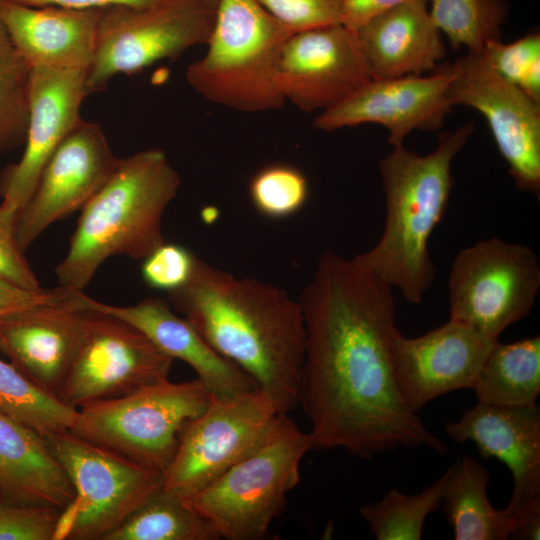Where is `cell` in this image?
<instances>
[{"label":"cell","mask_w":540,"mask_h":540,"mask_svg":"<svg viewBox=\"0 0 540 540\" xmlns=\"http://www.w3.org/2000/svg\"><path fill=\"white\" fill-rule=\"evenodd\" d=\"M305 354L300 400L312 449L370 459L398 448L447 445L406 404L395 377L393 288L370 271L324 252L298 299Z\"/></svg>","instance_id":"cell-1"},{"label":"cell","mask_w":540,"mask_h":540,"mask_svg":"<svg viewBox=\"0 0 540 540\" xmlns=\"http://www.w3.org/2000/svg\"><path fill=\"white\" fill-rule=\"evenodd\" d=\"M167 295L217 353L256 382L279 414L299 405L305 354L299 300L282 288L235 277L200 259L190 280Z\"/></svg>","instance_id":"cell-2"},{"label":"cell","mask_w":540,"mask_h":540,"mask_svg":"<svg viewBox=\"0 0 540 540\" xmlns=\"http://www.w3.org/2000/svg\"><path fill=\"white\" fill-rule=\"evenodd\" d=\"M473 127L467 123L442 133L429 154L420 155L402 145L392 147L380 161L386 197L384 229L378 242L353 260L397 289L410 304L421 303L434 282L429 239L448 205L452 162Z\"/></svg>","instance_id":"cell-3"},{"label":"cell","mask_w":540,"mask_h":540,"mask_svg":"<svg viewBox=\"0 0 540 540\" xmlns=\"http://www.w3.org/2000/svg\"><path fill=\"white\" fill-rule=\"evenodd\" d=\"M180 185V175L160 149L121 158L80 210L67 253L55 270L59 287L83 292L108 258L143 260L163 244V215Z\"/></svg>","instance_id":"cell-4"},{"label":"cell","mask_w":540,"mask_h":540,"mask_svg":"<svg viewBox=\"0 0 540 540\" xmlns=\"http://www.w3.org/2000/svg\"><path fill=\"white\" fill-rule=\"evenodd\" d=\"M295 32L257 0H217L206 54L186 72L189 85L216 104L244 112L279 109L278 61Z\"/></svg>","instance_id":"cell-5"},{"label":"cell","mask_w":540,"mask_h":540,"mask_svg":"<svg viewBox=\"0 0 540 540\" xmlns=\"http://www.w3.org/2000/svg\"><path fill=\"white\" fill-rule=\"evenodd\" d=\"M312 449L309 433L279 414L265 440L209 485L184 502L221 539L264 538L300 481V463Z\"/></svg>","instance_id":"cell-6"},{"label":"cell","mask_w":540,"mask_h":540,"mask_svg":"<svg viewBox=\"0 0 540 540\" xmlns=\"http://www.w3.org/2000/svg\"><path fill=\"white\" fill-rule=\"evenodd\" d=\"M210 398L197 378L179 383L166 380L77 409L70 431L163 472L176 453L185 425L207 408Z\"/></svg>","instance_id":"cell-7"},{"label":"cell","mask_w":540,"mask_h":540,"mask_svg":"<svg viewBox=\"0 0 540 540\" xmlns=\"http://www.w3.org/2000/svg\"><path fill=\"white\" fill-rule=\"evenodd\" d=\"M43 436L75 493L58 538L103 540L163 486L162 472L70 430Z\"/></svg>","instance_id":"cell-8"},{"label":"cell","mask_w":540,"mask_h":540,"mask_svg":"<svg viewBox=\"0 0 540 540\" xmlns=\"http://www.w3.org/2000/svg\"><path fill=\"white\" fill-rule=\"evenodd\" d=\"M217 0H160L146 6L101 9L97 47L86 75L89 93L118 74H132L207 44Z\"/></svg>","instance_id":"cell-9"},{"label":"cell","mask_w":540,"mask_h":540,"mask_svg":"<svg viewBox=\"0 0 540 540\" xmlns=\"http://www.w3.org/2000/svg\"><path fill=\"white\" fill-rule=\"evenodd\" d=\"M540 289V263L524 244L493 237L463 248L448 277L449 320L498 340L527 317Z\"/></svg>","instance_id":"cell-10"},{"label":"cell","mask_w":540,"mask_h":540,"mask_svg":"<svg viewBox=\"0 0 540 540\" xmlns=\"http://www.w3.org/2000/svg\"><path fill=\"white\" fill-rule=\"evenodd\" d=\"M278 416L259 388L211 395L207 408L185 425L162 472V488L183 499L203 489L260 445Z\"/></svg>","instance_id":"cell-11"},{"label":"cell","mask_w":540,"mask_h":540,"mask_svg":"<svg viewBox=\"0 0 540 540\" xmlns=\"http://www.w3.org/2000/svg\"><path fill=\"white\" fill-rule=\"evenodd\" d=\"M173 362L134 326L90 311L81 345L58 398L79 409L123 397L169 380Z\"/></svg>","instance_id":"cell-12"},{"label":"cell","mask_w":540,"mask_h":540,"mask_svg":"<svg viewBox=\"0 0 540 540\" xmlns=\"http://www.w3.org/2000/svg\"><path fill=\"white\" fill-rule=\"evenodd\" d=\"M444 65L451 74V104L485 117L517 188L539 197L540 103L502 78L481 51Z\"/></svg>","instance_id":"cell-13"},{"label":"cell","mask_w":540,"mask_h":540,"mask_svg":"<svg viewBox=\"0 0 540 540\" xmlns=\"http://www.w3.org/2000/svg\"><path fill=\"white\" fill-rule=\"evenodd\" d=\"M119 161L102 128L82 119L48 159L30 199L17 214L16 235L22 251L49 226L81 210Z\"/></svg>","instance_id":"cell-14"},{"label":"cell","mask_w":540,"mask_h":540,"mask_svg":"<svg viewBox=\"0 0 540 540\" xmlns=\"http://www.w3.org/2000/svg\"><path fill=\"white\" fill-rule=\"evenodd\" d=\"M372 79L356 31L343 24L293 33L276 72L284 97L300 110H327Z\"/></svg>","instance_id":"cell-15"},{"label":"cell","mask_w":540,"mask_h":540,"mask_svg":"<svg viewBox=\"0 0 540 540\" xmlns=\"http://www.w3.org/2000/svg\"><path fill=\"white\" fill-rule=\"evenodd\" d=\"M451 74L439 64L428 76L371 79L339 104L324 110L313 125L332 132L365 123L388 131L392 147L403 145L414 130H438L453 105L448 97Z\"/></svg>","instance_id":"cell-16"},{"label":"cell","mask_w":540,"mask_h":540,"mask_svg":"<svg viewBox=\"0 0 540 540\" xmlns=\"http://www.w3.org/2000/svg\"><path fill=\"white\" fill-rule=\"evenodd\" d=\"M497 341L453 320L417 337H405L399 331L393 341L392 359L408 407L417 413L438 396L472 389Z\"/></svg>","instance_id":"cell-17"},{"label":"cell","mask_w":540,"mask_h":540,"mask_svg":"<svg viewBox=\"0 0 540 540\" xmlns=\"http://www.w3.org/2000/svg\"><path fill=\"white\" fill-rule=\"evenodd\" d=\"M86 75L87 71L31 68L25 148L1 179V203L19 212L30 199L48 159L82 120L80 109L90 94Z\"/></svg>","instance_id":"cell-18"},{"label":"cell","mask_w":540,"mask_h":540,"mask_svg":"<svg viewBox=\"0 0 540 540\" xmlns=\"http://www.w3.org/2000/svg\"><path fill=\"white\" fill-rule=\"evenodd\" d=\"M454 441L473 442L483 458L503 462L513 489L504 510L512 516L529 499L540 495V407L537 402L506 406L478 402L457 421L444 425Z\"/></svg>","instance_id":"cell-19"},{"label":"cell","mask_w":540,"mask_h":540,"mask_svg":"<svg viewBox=\"0 0 540 540\" xmlns=\"http://www.w3.org/2000/svg\"><path fill=\"white\" fill-rule=\"evenodd\" d=\"M90 311L66 299L16 313L0 324V351L27 378L58 397Z\"/></svg>","instance_id":"cell-20"},{"label":"cell","mask_w":540,"mask_h":540,"mask_svg":"<svg viewBox=\"0 0 540 540\" xmlns=\"http://www.w3.org/2000/svg\"><path fill=\"white\" fill-rule=\"evenodd\" d=\"M72 300L81 309L115 317L140 330L169 357L187 363L211 395L230 396L258 388L245 371L217 353L162 298L118 306L97 301L83 292H73Z\"/></svg>","instance_id":"cell-21"},{"label":"cell","mask_w":540,"mask_h":540,"mask_svg":"<svg viewBox=\"0 0 540 540\" xmlns=\"http://www.w3.org/2000/svg\"><path fill=\"white\" fill-rule=\"evenodd\" d=\"M100 17L101 9L0 0V21L31 68L88 71L96 52Z\"/></svg>","instance_id":"cell-22"},{"label":"cell","mask_w":540,"mask_h":540,"mask_svg":"<svg viewBox=\"0 0 540 540\" xmlns=\"http://www.w3.org/2000/svg\"><path fill=\"white\" fill-rule=\"evenodd\" d=\"M356 34L372 79L432 72L446 54L427 0H411L387 9Z\"/></svg>","instance_id":"cell-23"},{"label":"cell","mask_w":540,"mask_h":540,"mask_svg":"<svg viewBox=\"0 0 540 540\" xmlns=\"http://www.w3.org/2000/svg\"><path fill=\"white\" fill-rule=\"evenodd\" d=\"M74 499L44 436L0 413V502L66 511Z\"/></svg>","instance_id":"cell-24"},{"label":"cell","mask_w":540,"mask_h":540,"mask_svg":"<svg viewBox=\"0 0 540 540\" xmlns=\"http://www.w3.org/2000/svg\"><path fill=\"white\" fill-rule=\"evenodd\" d=\"M449 469L441 506L454 539H509L512 517L504 509H496L488 498L490 472L467 454Z\"/></svg>","instance_id":"cell-25"},{"label":"cell","mask_w":540,"mask_h":540,"mask_svg":"<svg viewBox=\"0 0 540 540\" xmlns=\"http://www.w3.org/2000/svg\"><path fill=\"white\" fill-rule=\"evenodd\" d=\"M478 402L526 405L540 393V336L491 348L472 388Z\"/></svg>","instance_id":"cell-26"},{"label":"cell","mask_w":540,"mask_h":540,"mask_svg":"<svg viewBox=\"0 0 540 540\" xmlns=\"http://www.w3.org/2000/svg\"><path fill=\"white\" fill-rule=\"evenodd\" d=\"M183 498L161 488L103 540H219Z\"/></svg>","instance_id":"cell-27"},{"label":"cell","mask_w":540,"mask_h":540,"mask_svg":"<svg viewBox=\"0 0 540 540\" xmlns=\"http://www.w3.org/2000/svg\"><path fill=\"white\" fill-rule=\"evenodd\" d=\"M449 474L448 468L416 494L390 489L380 500L363 504L359 514L377 540H420L427 516L442 504Z\"/></svg>","instance_id":"cell-28"},{"label":"cell","mask_w":540,"mask_h":540,"mask_svg":"<svg viewBox=\"0 0 540 540\" xmlns=\"http://www.w3.org/2000/svg\"><path fill=\"white\" fill-rule=\"evenodd\" d=\"M78 410L0 359V413L41 435L70 430Z\"/></svg>","instance_id":"cell-29"},{"label":"cell","mask_w":540,"mask_h":540,"mask_svg":"<svg viewBox=\"0 0 540 540\" xmlns=\"http://www.w3.org/2000/svg\"><path fill=\"white\" fill-rule=\"evenodd\" d=\"M430 15L454 48L479 52L489 42L500 40L506 17L502 0H430Z\"/></svg>","instance_id":"cell-30"},{"label":"cell","mask_w":540,"mask_h":540,"mask_svg":"<svg viewBox=\"0 0 540 540\" xmlns=\"http://www.w3.org/2000/svg\"><path fill=\"white\" fill-rule=\"evenodd\" d=\"M31 66L0 21V156L25 142Z\"/></svg>","instance_id":"cell-31"},{"label":"cell","mask_w":540,"mask_h":540,"mask_svg":"<svg viewBox=\"0 0 540 540\" xmlns=\"http://www.w3.org/2000/svg\"><path fill=\"white\" fill-rule=\"evenodd\" d=\"M255 210L268 219L280 220L298 213L306 204L309 184L295 166L275 163L258 170L248 185Z\"/></svg>","instance_id":"cell-32"},{"label":"cell","mask_w":540,"mask_h":540,"mask_svg":"<svg viewBox=\"0 0 540 540\" xmlns=\"http://www.w3.org/2000/svg\"><path fill=\"white\" fill-rule=\"evenodd\" d=\"M481 52L502 78L540 103L539 33H529L510 43L491 41Z\"/></svg>","instance_id":"cell-33"},{"label":"cell","mask_w":540,"mask_h":540,"mask_svg":"<svg viewBox=\"0 0 540 540\" xmlns=\"http://www.w3.org/2000/svg\"><path fill=\"white\" fill-rule=\"evenodd\" d=\"M65 511L0 502V540H55Z\"/></svg>","instance_id":"cell-34"},{"label":"cell","mask_w":540,"mask_h":540,"mask_svg":"<svg viewBox=\"0 0 540 540\" xmlns=\"http://www.w3.org/2000/svg\"><path fill=\"white\" fill-rule=\"evenodd\" d=\"M197 259L185 246L164 242L142 260L141 275L149 287L168 294L190 280Z\"/></svg>","instance_id":"cell-35"},{"label":"cell","mask_w":540,"mask_h":540,"mask_svg":"<svg viewBox=\"0 0 540 540\" xmlns=\"http://www.w3.org/2000/svg\"><path fill=\"white\" fill-rule=\"evenodd\" d=\"M293 32L341 24L345 0H257Z\"/></svg>","instance_id":"cell-36"},{"label":"cell","mask_w":540,"mask_h":540,"mask_svg":"<svg viewBox=\"0 0 540 540\" xmlns=\"http://www.w3.org/2000/svg\"><path fill=\"white\" fill-rule=\"evenodd\" d=\"M17 214V210L0 204V277L22 288L41 290L17 241Z\"/></svg>","instance_id":"cell-37"},{"label":"cell","mask_w":540,"mask_h":540,"mask_svg":"<svg viewBox=\"0 0 540 540\" xmlns=\"http://www.w3.org/2000/svg\"><path fill=\"white\" fill-rule=\"evenodd\" d=\"M68 290H30L0 277V324L8 317L36 306L60 302L69 295Z\"/></svg>","instance_id":"cell-38"},{"label":"cell","mask_w":540,"mask_h":540,"mask_svg":"<svg viewBox=\"0 0 540 540\" xmlns=\"http://www.w3.org/2000/svg\"><path fill=\"white\" fill-rule=\"evenodd\" d=\"M411 0H345L341 24L357 30L374 16Z\"/></svg>","instance_id":"cell-39"},{"label":"cell","mask_w":540,"mask_h":540,"mask_svg":"<svg viewBox=\"0 0 540 540\" xmlns=\"http://www.w3.org/2000/svg\"><path fill=\"white\" fill-rule=\"evenodd\" d=\"M510 538L538 540L540 538V495L525 502L512 516Z\"/></svg>","instance_id":"cell-40"},{"label":"cell","mask_w":540,"mask_h":540,"mask_svg":"<svg viewBox=\"0 0 540 540\" xmlns=\"http://www.w3.org/2000/svg\"><path fill=\"white\" fill-rule=\"evenodd\" d=\"M30 6H62L80 9H105L115 6H146L160 0H12Z\"/></svg>","instance_id":"cell-41"}]
</instances>
